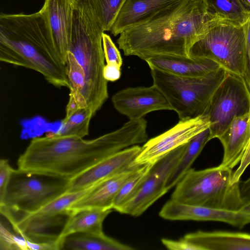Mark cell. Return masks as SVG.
<instances>
[{
	"label": "cell",
	"mask_w": 250,
	"mask_h": 250,
	"mask_svg": "<svg viewBox=\"0 0 250 250\" xmlns=\"http://www.w3.org/2000/svg\"><path fill=\"white\" fill-rule=\"evenodd\" d=\"M146 129L142 118L92 140L60 133L35 137L19 157L18 169L70 180L108 157L146 142Z\"/></svg>",
	"instance_id": "6da1fadb"
},
{
	"label": "cell",
	"mask_w": 250,
	"mask_h": 250,
	"mask_svg": "<svg viewBox=\"0 0 250 250\" xmlns=\"http://www.w3.org/2000/svg\"><path fill=\"white\" fill-rule=\"evenodd\" d=\"M220 23L204 0H181L123 31L117 42L125 56L144 61L160 55L189 57L193 44Z\"/></svg>",
	"instance_id": "7a4b0ae2"
},
{
	"label": "cell",
	"mask_w": 250,
	"mask_h": 250,
	"mask_svg": "<svg viewBox=\"0 0 250 250\" xmlns=\"http://www.w3.org/2000/svg\"><path fill=\"white\" fill-rule=\"evenodd\" d=\"M0 61L36 71L57 87H69L66 65L60 61L40 11L1 13Z\"/></svg>",
	"instance_id": "3957f363"
},
{
	"label": "cell",
	"mask_w": 250,
	"mask_h": 250,
	"mask_svg": "<svg viewBox=\"0 0 250 250\" xmlns=\"http://www.w3.org/2000/svg\"><path fill=\"white\" fill-rule=\"evenodd\" d=\"M104 32L87 0H76L68 52L83 70L85 82L82 96L94 115L108 98V81L104 76Z\"/></svg>",
	"instance_id": "277c9868"
},
{
	"label": "cell",
	"mask_w": 250,
	"mask_h": 250,
	"mask_svg": "<svg viewBox=\"0 0 250 250\" xmlns=\"http://www.w3.org/2000/svg\"><path fill=\"white\" fill-rule=\"evenodd\" d=\"M232 169L221 165L200 170L191 168L176 185L170 199L212 208L239 210L244 203L240 182H232Z\"/></svg>",
	"instance_id": "5b68a950"
},
{
	"label": "cell",
	"mask_w": 250,
	"mask_h": 250,
	"mask_svg": "<svg viewBox=\"0 0 250 250\" xmlns=\"http://www.w3.org/2000/svg\"><path fill=\"white\" fill-rule=\"evenodd\" d=\"M70 180L14 169L0 211L11 224L33 214L69 190Z\"/></svg>",
	"instance_id": "8992f818"
},
{
	"label": "cell",
	"mask_w": 250,
	"mask_h": 250,
	"mask_svg": "<svg viewBox=\"0 0 250 250\" xmlns=\"http://www.w3.org/2000/svg\"><path fill=\"white\" fill-rule=\"evenodd\" d=\"M228 72L220 67L205 76L188 78L150 68L153 84L166 97L180 120L207 113L212 96Z\"/></svg>",
	"instance_id": "52a82bcc"
},
{
	"label": "cell",
	"mask_w": 250,
	"mask_h": 250,
	"mask_svg": "<svg viewBox=\"0 0 250 250\" xmlns=\"http://www.w3.org/2000/svg\"><path fill=\"white\" fill-rule=\"evenodd\" d=\"M189 56L210 59L228 72L244 77L246 56L244 25L218 24L193 44Z\"/></svg>",
	"instance_id": "ba28073f"
},
{
	"label": "cell",
	"mask_w": 250,
	"mask_h": 250,
	"mask_svg": "<svg viewBox=\"0 0 250 250\" xmlns=\"http://www.w3.org/2000/svg\"><path fill=\"white\" fill-rule=\"evenodd\" d=\"M250 111V90L244 78L228 72L208 108L210 140L218 138L235 116Z\"/></svg>",
	"instance_id": "9c48e42d"
},
{
	"label": "cell",
	"mask_w": 250,
	"mask_h": 250,
	"mask_svg": "<svg viewBox=\"0 0 250 250\" xmlns=\"http://www.w3.org/2000/svg\"><path fill=\"white\" fill-rule=\"evenodd\" d=\"M187 144L171 151L153 164L137 192L117 211L138 217L168 191L166 183Z\"/></svg>",
	"instance_id": "30bf717a"
},
{
	"label": "cell",
	"mask_w": 250,
	"mask_h": 250,
	"mask_svg": "<svg viewBox=\"0 0 250 250\" xmlns=\"http://www.w3.org/2000/svg\"><path fill=\"white\" fill-rule=\"evenodd\" d=\"M209 126L208 113L180 120L170 129L145 142L131 166L153 164L171 151L187 144Z\"/></svg>",
	"instance_id": "8fae6325"
},
{
	"label": "cell",
	"mask_w": 250,
	"mask_h": 250,
	"mask_svg": "<svg viewBox=\"0 0 250 250\" xmlns=\"http://www.w3.org/2000/svg\"><path fill=\"white\" fill-rule=\"evenodd\" d=\"M111 101L115 109L129 120L143 118L155 111L172 110L166 97L153 84L121 90L113 95Z\"/></svg>",
	"instance_id": "7c38bea8"
},
{
	"label": "cell",
	"mask_w": 250,
	"mask_h": 250,
	"mask_svg": "<svg viewBox=\"0 0 250 250\" xmlns=\"http://www.w3.org/2000/svg\"><path fill=\"white\" fill-rule=\"evenodd\" d=\"M76 2V0H45L40 11L45 20L60 61L65 65Z\"/></svg>",
	"instance_id": "4fadbf2b"
},
{
	"label": "cell",
	"mask_w": 250,
	"mask_h": 250,
	"mask_svg": "<svg viewBox=\"0 0 250 250\" xmlns=\"http://www.w3.org/2000/svg\"><path fill=\"white\" fill-rule=\"evenodd\" d=\"M159 215L169 220L214 221L226 223L238 228L250 223L242 212L210 208L184 204L170 199L162 207Z\"/></svg>",
	"instance_id": "5bb4252c"
},
{
	"label": "cell",
	"mask_w": 250,
	"mask_h": 250,
	"mask_svg": "<svg viewBox=\"0 0 250 250\" xmlns=\"http://www.w3.org/2000/svg\"><path fill=\"white\" fill-rule=\"evenodd\" d=\"M141 147L135 145L117 152L70 180L68 191L83 189L131 167Z\"/></svg>",
	"instance_id": "9a60e30c"
},
{
	"label": "cell",
	"mask_w": 250,
	"mask_h": 250,
	"mask_svg": "<svg viewBox=\"0 0 250 250\" xmlns=\"http://www.w3.org/2000/svg\"><path fill=\"white\" fill-rule=\"evenodd\" d=\"M145 61L150 68L188 78L205 76L221 67L217 62L207 58L171 55L155 56Z\"/></svg>",
	"instance_id": "2e32d148"
},
{
	"label": "cell",
	"mask_w": 250,
	"mask_h": 250,
	"mask_svg": "<svg viewBox=\"0 0 250 250\" xmlns=\"http://www.w3.org/2000/svg\"><path fill=\"white\" fill-rule=\"evenodd\" d=\"M140 166H131L100 183L91 191L70 207L69 215L83 209H112L114 201L119 190Z\"/></svg>",
	"instance_id": "e0dca14e"
},
{
	"label": "cell",
	"mask_w": 250,
	"mask_h": 250,
	"mask_svg": "<svg viewBox=\"0 0 250 250\" xmlns=\"http://www.w3.org/2000/svg\"><path fill=\"white\" fill-rule=\"evenodd\" d=\"M181 0H126L110 32L117 36L129 28L143 23Z\"/></svg>",
	"instance_id": "ac0fdd59"
},
{
	"label": "cell",
	"mask_w": 250,
	"mask_h": 250,
	"mask_svg": "<svg viewBox=\"0 0 250 250\" xmlns=\"http://www.w3.org/2000/svg\"><path fill=\"white\" fill-rule=\"evenodd\" d=\"M218 139L224 148L220 165L232 169L241 161L250 139V111L235 116Z\"/></svg>",
	"instance_id": "d6986e66"
},
{
	"label": "cell",
	"mask_w": 250,
	"mask_h": 250,
	"mask_svg": "<svg viewBox=\"0 0 250 250\" xmlns=\"http://www.w3.org/2000/svg\"><path fill=\"white\" fill-rule=\"evenodd\" d=\"M184 238L199 250H250V234L229 231H197Z\"/></svg>",
	"instance_id": "ffe728a7"
},
{
	"label": "cell",
	"mask_w": 250,
	"mask_h": 250,
	"mask_svg": "<svg viewBox=\"0 0 250 250\" xmlns=\"http://www.w3.org/2000/svg\"><path fill=\"white\" fill-rule=\"evenodd\" d=\"M112 209L92 208L83 209L69 216L59 235L58 241L62 250L63 239L76 233L103 232V224Z\"/></svg>",
	"instance_id": "44dd1931"
},
{
	"label": "cell",
	"mask_w": 250,
	"mask_h": 250,
	"mask_svg": "<svg viewBox=\"0 0 250 250\" xmlns=\"http://www.w3.org/2000/svg\"><path fill=\"white\" fill-rule=\"evenodd\" d=\"M134 249L109 237L103 232L76 233L64 237L62 250H132Z\"/></svg>",
	"instance_id": "7402d4cb"
},
{
	"label": "cell",
	"mask_w": 250,
	"mask_h": 250,
	"mask_svg": "<svg viewBox=\"0 0 250 250\" xmlns=\"http://www.w3.org/2000/svg\"><path fill=\"white\" fill-rule=\"evenodd\" d=\"M209 127L199 133L187 144L186 148L166 183L168 191L174 188L191 168L206 144L210 141Z\"/></svg>",
	"instance_id": "603a6c76"
},
{
	"label": "cell",
	"mask_w": 250,
	"mask_h": 250,
	"mask_svg": "<svg viewBox=\"0 0 250 250\" xmlns=\"http://www.w3.org/2000/svg\"><path fill=\"white\" fill-rule=\"evenodd\" d=\"M208 11L223 23L243 26L250 16L244 0H204Z\"/></svg>",
	"instance_id": "cb8c5ba5"
},
{
	"label": "cell",
	"mask_w": 250,
	"mask_h": 250,
	"mask_svg": "<svg viewBox=\"0 0 250 250\" xmlns=\"http://www.w3.org/2000/svg\"><path fill=\"white\" fill-rule=\"evenodd\" d=\"M101 182L83 189L67 191L35 213L21 218V220H43L61 215L69 216L68 209L70 207L91 191Z\"/></svg>",
	"instance_id": "d4e9b609"
},
{
	"label": "cell",
	"mask_w": 250,
	"mask_h": 250,
	"mask_svg": "<svg viewBox=\"0 0 250 250\" xmlns=\"http://www.w3.org/2000/svg\"><path fill=\"white\" fill-rule=\"evenodd\" d=\"M65 65L70 90L69 98L74 100L79 108L87 107L82 96L85 82L84 73L81 65L70 52H67Z\"/></svg>",
	"instance_id": "484cf974"
},
{
	"label": "cell",
	"mask_w": 250,
	"mask_h": 250,
	"mask_svg": "<svg viewBox=\"0 0 250 250\" xmlns=\"http://www.w3.org/2000/svg\"><path fill=\"white\" fill-rule=\"evenodd\" d=\"M98 22L105 31H110L126 0H87Z\"/></svg>",
	"instance_id": "4316f807"
},
{
	"label": "cell",
	"mask_w": 250,
	"mask_h": 250,
	"mask_svg": "<svg viewBox=\"0 0 250 250\" xmlns=\"http://www.w3.org/2000/svg\"><path fill=\"white\" fill-rule=\"evenodd\" d=\"M94 115L88 107L78 109L69 117L63 119L61 134L81 138L88 135L90 122Z\"/></svg>",
	"instance_id": "83f0119b"
},
{
	"label": "cell",
	"mask_w": 250,
	"mask_h": 250,
	"mask_svg": "<svg viewBox=\"0 0 250 250\" xmlns=\"http://www.w3.org/2000/svg\"><path fill=\"white\" fill-rule=\"evenodd\" d=\"M152 164L140 166L124 184L117 195L113 205V209L119 208L131 199L137 192L146 178Z\"/></svg>",
	"instance_id": "f1b7e54d"
},
{
	"label": "cell",
	"mask_w": 250,
	"mask_h": 250,
	"mask_svg": "<svg viewBox=\"0 0 250 250\" xmlns=\"http://www.w3.org/2000/svg\"><path fill=\"white\" fill-rule=\"evenodd\" d=\"M0 249L27 250L26 239L12 234L0 223Z\"/></svg>",
	"instance_id": "f546056e"
},
{
	"label": "cell",
	"mask_w": 250,
	"mask_h": 250,
	"mask_svg": "<svg viewBox=\"0 0 250 250\" xmlns=\"http://www.w3.org/2000/svg\"><path fill=\"white\" fill-rule=\"evenodd\" d=\"M102 43L106 64L121 67L123 60L120 52L110 36L104 33L102 36Z\"/></svg>",
	"instance_id": "4dcf8cb0"
},
{
	"label": "cell",
	"mask_w": 250,
	"mask_h": 250,
	"mask_svg": "<svg viewBox=\"0 0 250 250\" xmlns=\"http://www.w3.org/2000/svg\"><path fill=\"white\" fill-rule=\"evenodd\" d=\"M14 170L8 160L2 159L0 161V199L3 196L11 175Z\"/></svg>",
	"instance_id": "1f68e13d"
},
{
	"label": "cell",
	"mask_w": 250,
	"mask_h": 250,
	"mask_svg": "<svg viewBox=\"0 0 250 250\" xmlns=\"http://www.w3.org/2000/svg\"><path fill=\"white\" fill-rule=\"evenodd\" d=\"M246 38V56L244 78L250 90V16L244 25Z\"/></svg>",
	"instance_id": "d6a6232c"
},
{
	"label": "cell",
	"mask_w": 250,
	"mask_h": 250,
	"mask_svg": "<svg viewBox=\"0 0 250 250\" xmlns=\"http://www.w3.org/2000/svg\"><path fill=\"white\" fill-rule=\"evenodd\" d=\"M161 242L166 248L171 250H199L197 246L184 237L178 240L162 238Z\"/></svg>",
	"instance_id": "836d02e7"
},
{
	"label": "cell",
	"mask_w": 250,
	"mask_h": 250,
	"mask_svg": "<svg viewBox=\"0 0 250 250\" xmlns=\"http://www.w3.org/2000/svg\"><path fill=\"white\" fill-rule=\"evenodd\" d=\"M250 164V139L245 149L239 166L236 170L233 172L232 182L236 183L240 182V179L246 169Z\"/></svg>",
	"instance_id": "e575fe53"
},
{
	"label": "cell",
	"mask_w": 250,
	"mask_h": 250,
	"mask_svg": "<svg viewBox=\"0 0 250 250\" xmlns=\"http://www.w3.org/2000/svg\"><path fill=\"white\" fill-rule=\"evenodd\" d=\"M121 67L114 65L106 64L104 69V76L106 81L115 82L121 77Z\"/></svg>",
	"instance_id": "d590c367"
},
{
	"label": "cell",
	"mask_w": 250,
	"mask_h": 250,
	"mask_svg": "<svg viewBox=\"0 0 250 250\" xmlns=\"http://www.w3.org/2000/svg\"><path fill=\"white\" fill-rule=\"evenodd\" d=\"M240 190L244 204L250 201V177L241 184L240 182Z\"/></svg>",
	"instance_id": "8d00e7d4"
},
{
	"label": "cell",
	"mask_w": 250,
	"mask_h": 250,
	"mask_svg": "<svg viewBox=\"0 0 250 250\" xmlns=\"http://www.w3.org/2000/svg\"><path fill=\"white\" fill-rule=\"evenodd\" d=\"M239 210L244 213L250 220V201L244 204Z\"/></svg>",
	"instance_id": "74e56055"
},
{
	"label": "cell",
	"mask_w": 250,
	"mask_h": 250,
	"mask_svg": "<svg viewBox=\"0 0 250 250\" xmlns=\"http://www.w3.org/2000/svg\"><path fill=\"white\" fill-rule=\"evenodd\" d=\"M248 7L250 10V0H244Z\"/></svg>",
	"instance_id": "f35d334b"
}]
</instances>
